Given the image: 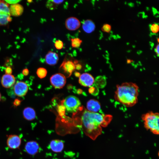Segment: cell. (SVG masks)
Instances as JSON below:
<instances>
[{
  "label": "cell",
  "mask_w": 159,
  "mask_h": 159,
  "mask_svg": "<svg viewBox=\"0 0 159 159\" xmlns=\"http://www.w3.org/2000/svg\"><path fill=\"white\" fill-rule=\"evenodd\" d=\"M112 116L98 113L85 111L81 116V121L85 132L95 139L102 132V127L107 126L111 121Z\"/></svg>",
  "instance_id": "6da1fadb"
},
{
  "label": "cell",
  "mask_w": 159,
  "mask_h": 159,
  "mask_svg": "<svg viewBox=\"0 0 159 159\" xmlns=\"http://www.w3.org/2000/svg\"><path fill=\"white\" fill-rule=\"evenodd\" d=\"M115 100L127 107H131L138 102L139 87L135 83L125 82L117 85Z\"/></svg>",
  "instance_id": "7a4b0ae2"
},
{
  "label": "cell",
  "mask_w": 159,
  "mask_h": 159,
  "mask_svg": "<svg viewBox=\"0 0 159 159\" xmlns=\"http://www.w3.org/2000/svg\"><path fill=\"white\" fill-rule=\"evenodd\" d=\"M145 128L153 134L158 135L159 133V115L152 111L143 114L142 117Z\"/></svg>",
  "instance_id": "3957f363"
},
{
  "label": "cell",
  "mask_w": 159,
  "mask_h": 159,
  "mask_svg": "<svg viewBox=\"0 0 159 159\" xmlns=\"http://www.w3.org/2000/svg\"><path fill=\"white\" fill-rule=\"evenodd\" d=\"M81 104L79 99L73 95H70L67 97L63 104L67 111L70 113L76 112L80 107Z\"/></svg>",
  "instance_id": "277c9868"
},
{
  "label": "cell",
  "mask_w": 159,
  "mask_h": 159,
  "mask_svg": "<svg viewBox=\"0 0 159 159\" xmlns=\"http://www.w3.org/2000/svg\"><path fill=\"white\" fill-rule=\"evenodd\" d=\"M9 6L5 1H0V26L5 25L12 21Z\"/></svg>",
  "instance_id": "5b68a950"
},
{
  "label": "cell",
  "mask_w": 159,
  "mask_h": 159,
  "mask_svg": "<svg viewBox=\"0 0 159 159\" xmlns=\"http://www.w3.org/2000/svg\"><path fill=\"white\" fill-rule=\"evenodd\" d=\"M6 144L10 149L15 150L19 149L22 143V139L18 135L11 134L7 136Z\"/></svg>",
  "instance_id": "8992f818"
},
{
  "label": "cell",
  "mask_w": 159,
  "mask_h": 159,
  "mask_svg": "<svg viewBox=\"0 0 159 159\" xmlns=\"http://www.w3.org/2000/svg\"><path fill=\"white\" fill-rule=\"evenodd\" d=\"M52 86L56 89H61L64 87L66 83V78L63 74L58 73L52 75L50 78Z\"/></svg>",
  "instance_id": "52a82bcc"
},
{
  "label": "cell",
  "mask_w": 159,
  "mask_h": 159,
  "mask_svg": "<svg viewBox=\"0 0 159 159\" xmlns=\"http://www.w3.org/2000/svg\"><path fill=\"white\" fill-rule=\"evenodd\" d=\"M13 89L15 94L17 96L22 97L25 96L27 93L28 87L25 82L19 81L15 84Z\"/></svg>",
  "instance_id": "ba28073f"
},
{
  "label": "cell",
  "mask_w": 159,
  "mask_h": 159,
  "mask_svg": "<svg viewBox=\"0 0 159 159\" xmlns=\"http://www.w3.org/2000/svg\"><path fill=\"white\" fill-rule=\"evenodd\" d=\"M40 146L36 141H30L27 142L25 145L24 149L26 153L31 156L35 155L39 151Z\"/></svg>",
  "instance_id": "9c48e42d"
},
{
  "label": "cell",
  "mask_w": 159,
  "mask_h": 159,
  "mask_svg": "<svg viewBox=\"0 0 159 159\" xmlns=\"http://www.w3.org/2000/svg\"><path fill=\"white\" fill-rule=\"evenodd\" d=\"M94 79L90 74L84 73L79 76V83L84 87H91L94 82Z\"/></svg>",
  "instance_id": "30bf717a"
},
{
  "label": "cell",
  "mask_w": 159,
  "mask_h": 159,
  "mask_svg": "<svg viewBox=\"0 0 159 159\" xmlns=\"http://www.w3.org/2000/svg\"><path fill=\"white\" fill-rule=\"evenodd\" d=\"M81 23L79 20L76 17H70L65 21V26L68 30L75 31L80 27Z\"/></svg>",
  "instance_id": "8fae6325"
},
{
  "label": "cell",
  "mask_w": 159,
  "mask_h": 159,
  "mask_svg": "<svg viewBox=\"0 0 159 159\" xmlns=\"http://www.w3.org/2000/svg\"><path fill=\"white\" fill-rule=\"evenodd\" d=\"M16 80L15 77L12 75L5 74L1 78L2 86L5 88H9L12 87L15 84Z\"/></svg>",
  "instance_id": "7c38bea8"
},
{
  "label": "cell",
  "mask_w": 159,
  "mask_h": 159,
  "mask_svg": "<svg viewBox=\"0 0 159 159\" xmlns=\"http://www.w3.org/2000/svg\"><path fill=\"white\" fill-rule=\"evenodd\" d=\"M59 59L58 55L56 52L49 51L45 57L46 62L50 66H54L57 64Z\"/></svg>",
  "instance_id": "4fadbf2b"
},
{
  "label": "cell",
  "mask_w": 159,
  "mask_h": 159,
  "mask_svg": "<svg viewBox=\"0 0 159 159\" xmlns=\"http://www.w3.org/2000/svg\"><path fill=\"white\" fill-rule=\"evenodd\" d=\"M60 67H62L65 73L70 76L76 69L75 64L70 60H65L63 61Z\"/></svg>",
  "instance_id": "5bb4252c"
},
{
  "label": "cell",
  "mask_w": 159,
  "mask_h": 159,
  "mask_svg": "<svg viewBox=\"0 0 159 159\" xmlns=\"http://www.w3.org/2000/svg\"><path fill=\"white\" fill-rule=\"evenodd\" d=\"M50 147L51 150L53 152L60 153L63 150L64 144L61 140H54L50 142Z\"/></svg>",
  "instance_id": "9a60e30c"
},
{
  "label": "cell",
  "mask_w": 159,
  "mask_h": 159,
  "mask_svg": "<svg viewBox=\"0 0 159 159\" xmlns=\"http://www.w3.org/2000/svg\"><path fill=\"white\" fill-rule=\"evenodd\" d=\"M87 108L88 111L94 113H97L101 109L100 103L96 100L91 99L87 103Z\"/></svg>",
  "instance_id": "2e32d148"
},
{
  "label": "cell",
  "mask_w": 159,
  "mask_h": 159,
  "mask_svg": "<svg viewBox=\"0 0 159 159\" xmlns=\"http://www.w3.org/2000/svg\"><path fill=\"white\" fill-rule=\"evenodd\" d=\"M10 15L15 17H18L22 15L24 11L23 6L16 4L12 5L9 8Z\"/></svg>",
  "instance_id": "e0dca14e"
},
{
  "label": "cell",
  "mask_w": 159,
  "mask_h": 159,
  "mask_svg": "<svg viewBox=\"0 0 159 159\" xmlns=\"http://www.w3.org/2000/svg\"><path fill=\"white\" fill-rule=\"evenodd\" d=\"M24 118L26 120L29 121H33L36 117V113L34 109L30 107L25 108L23 111Z\"/></svg>",
  "instance_id": "ac0fdd59"
},
{
  "label": "cell",
  "mask_w": 159,
  "mask_h": 159,
  "mask_svg": "<svg viewBox=\"0 0 159 159\" xmlns=\"http://www.w3.org/2000/svg\"><path fill=\"white\" fill-rule=\"evenodd\" d=\"M82 28L86 33L90 34L95 30V26L93 21L88 19L84 21L82 25Z\"/></svg>",
  "instance_id": "d6986e66"
},
{
  "label": "cell",
  "mask_w": 159,
  "mask_h": 159,
  "mask_svg": "<svg viewBox=\"0 0 159 159\" xmlns=\"http://www.w3.org/2000/svg\"><path fill=\"white\" fill-rule=\"evenodd\" d=\"M47 73V70L45 68H38L37 71V74L38 77L40 79L45 78Z\"/></svg>",
  "instance_id": "ffe728a7"
},
{
  "label": "cell",
  "mask_w": 159,
  "mask_h": 159,
  "mask_svg": "<svg viewBox=\"0 0 159 159\" xmlns=\"http://www.w3.org/2000/svg\"><path fill=\"white\" fill-rule=\"evenodd\" d=\"M71 45L73 48H77L80 47L82 41L79 38H72L71 39Z\"/></svg>",
  "instance_id": "44dd1931"
},
{
  "label": "cell",
  "mask_w": 159,
  "mask_h": 159,
  "mask_svg": "<svg viewBox=\"0 0 159 159\" xmlns=\"http://www.w3.org/2000/svg\"><path fill=\"white\" fill-rule=\"evenodd\" d=\"M54 1H49L46 4V7L50 10L55 9L58 6Z\"/></svg>",
  "instance_id": "7402d4cb"
},
{
  "label": "cell",
  "mask_w": 159,
  "mask_h": 159,
  "mask_svg": "<svg viewBox=\"0 0 159 159\" xmlns=\"http://www.w3.org/2000/svg\"><path fill=\"white\" fill-rule=\"evenodd\" d=\"M150 30L154 34L157 33L159 31V27L158 24L154 23L150 25Z\"/></svg>",
  "instance_id": "603a6c76"
},
{
  "label": "cell",
  "mask_w": 159,
  "mask_h": 159,
  "mask_svg": "<svg viewBox=\"0 0 159 159\" xmlns=\"http://www.w3.org/2000/svg\"><path fill=\"white\" fill-rule=\"evenodd\" d=\"M101 30L105 32L109 33L111 30V26L108 24H105L102 26Z\"/></svg>",
  "instance_id": "cb8c5ba5"
},
{
  "label": "cell",
  "mask_w": 159,
  "mask_h": 159,
  "mask_svg": "<svg viewBox=\"0 0 159 159\" xmlns=\"http://www.w3.org/2000/svg\"><path fill=\"white\" fill-rule=\"evenodd\" d=\"M56 48L58 50H61L63 47V42L60 40H56L54 44Z\"/></svg>",
  "instance_id": "d4e9b609"
},
{
  "label": "cell",
  "mask_w": 159,
  "mask_h": 159,
  "mask_svg": "<svg viewBox=\"0 0 159 159\" xmlns=\"http://www.w3.org/2000/svg\"><path fill=\"white\" fill-rule=\"evenodd\" d=\"M58 111L60 115H63L64 114L66 108L63 105H60L58 107Z\"/></svg>",
  "instance_id": "484cf974"
},
{
  "label": "cell",
  "mask_w": 159,
  "mask_h": 159,
  "mask_svg": "<svg viewBox=\"0 0 159 159\" xmlns=\"http://www.w3.org/2000/svg\"><path fill=\"white\" fill-rule=\"evenodd\" d=\"M22 101L20 99H16L14 100L13 102V105L15 107H17L18 106L20 105Z\"/></svg>",
  "instance_id": "4316f807"
},
{
  "label": "cell",
  "mask_w": 159,
  "mask_h": 159,
  "mask_svg": "<svg viewBox=\"0 0 159 159\" xmlns=\"http://www.w3.org/2000/svg\"><path fill=\"white\" fill-rule=\"evenodd\" d=\"M5 72V74H7V75H11L13 72V70L10 67H7Z\"/></svg>",
  "instance_id": "83f0119b"
},
{
  "label": "cell",
  "mask_w": 159,
  "mask_h": 159,
  "mask_svg": "<svg viewBox=\"0 0 159 159\" xmlns=\"http://www.w3.org/2000/svg\"><path fill=\"white\" fill-rule=\"evenodd\" d=\"M20 1H19V0H15V1H5L8 4H18V3L20 2Z\"/></svg>",
  "instance_id": "f1b7e54d"
},
{
  "label": "cell",
  "mask_w": 159,
  "mask_h": 159,
  "mask_svg": "<svg viewBox=\"0 0 159 159\" xmlns=\"http://www.w3.org/2000/svg\"><path fill=\"white\" fill-rule=\"evenodd\" d=\"M29 72L28 69L27 68L24 69L22 71L23 75L25 76H27L28 75Z\"/></svg>",
  "instance_id": "f546056e"
},
{
  "label": "cell",
  "mask_w": 159,
  "mask_h": 159,
  "mask_svg": "<svg viewBox=\"0 0 159 159\" xmlns=\"http://www.w3.org/2000/svg\"><path fill=\"white\" fill-rule=\"evenodd\" d=\"M159 44H158L157 46L156 47V48L155 49V52H156V54H157V55L158 56H159Z\"/></svg>",
  "instance_id": "4dcf8cb0"
},
{
  "label": "cell",
  "mask_w": 159,
  "mask_h": 159,
  "mask_svg": "<svg viewBox=\"0 0 159 159\" xmlns=\"http://www.w3.org/2000/svg\"><path fill=\"white\" fill-rule=\"evenodd\" d=\"M75 66L76 69V68L78 70H80L82 68L81 65V64H75Z\"/></svg>",
  "instance_id": "1f68e13d"
},
{
  "label": "cell",
  "mask_w": 159,
  "mask_h": 159,
  "mask_svg": "<svg viewBox=\"0 0 159 159\" xmlns=\"http://www.w3.org/2000/svg\"><path fill=\"white\" fill-rule=\"evenodd\" d=\"M79 72H76L75 73V76H76L77 77H79L80 76V75L79 73Z\"/></svg>",
  "instance_id": "d6a6232c"
},
{
  "label": "cell",
  "mask_w": 159,
  "mask_h": 159,
  "mask_svg": "<svg viewBox=\"0 0 159 159\" xmlns=\"http://www.w3.org/2000/svg\"><path fill=\"white\" fill-rule=\"evenodd\" d=\"M1 93H0V101H1Z\"/></svg>",
  "instance_id": "836d02e7"
},
{
  "label": "cell",
  "mask_w": 159,
  "mask_h": 159,
  "mask_svg": "<svg viewBox=\"0 0 159 159\" xmlns=\"http://www.w3.org/2000/svg\"><path fill=\"white\" fill-rule=\"evenodd\" d=\"M131 61V60H127V62H128V63L130 62Z\"/></svg>",
  "instance_id": "e575fe53"
}]
</instances>
